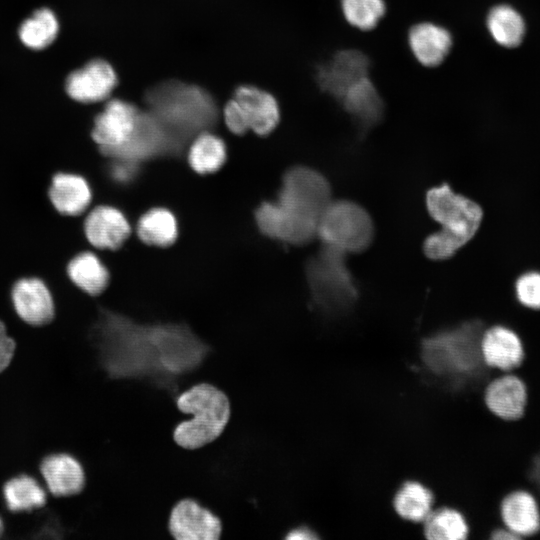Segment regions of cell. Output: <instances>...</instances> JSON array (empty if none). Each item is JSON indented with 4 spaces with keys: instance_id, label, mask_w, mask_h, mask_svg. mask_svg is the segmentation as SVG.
Returning <instances> with one entry per match:
<instances>
[{
    "instance_id": "e0dca14e",
    "label": "cell",
    "mask_w": 540,
    "mask_h": 540,
    "mask_svg": "<svg viewBox=\"0 0 540 540\" xmlns=\"http://www.w3.org/2000/svg\"><path fill=\"white\" fill-rule=\"evenodd\" d=\"M480 350L484 365L500 373L516 371L525 358L520 335L501 323L489 325L484 330Z\"/></svg>"
},
{
    "instance_id": "9a60e30c",
    "label": "cell",
    "mask_w": 540,
    "mask_h": 540,
    "mask_svg": "<svg viewBox=\"0 0 540 540\" xmlns=\"http://www.w3.org/2000/svg\"><path fill=\"white\" fill-rule=\"evenodd\" d=\"M529 392L524 379L516 372H502L490 380L483 393V401L496 419L516 422L525 414Z\"/></svg>"
},
{
    "instance_id": "83f0119b",
    "label": "cell",
    "mask_w": 540,
    "mask_h": 540,
    "mask_svg": "<svg viewBox=\"0 0 540 540\" xmlns=\"http://www.w3.org/2000/svg\"><path fill=\"white\" fill-rule=\"evenodd\" d=\"M7 508L14 513L31 512L46 504V492L32 476L22 474L10 478L2 487Z\"/></svg>"
},
{
    "instance_id": "ba28073f",
    "label": "cell",
    "mask_w": 540,
    "mask_h": 540,
    "mask_svg": "<svg viewBox=\"0 0 540 540\" xmlns=\"http://www.w3.org/2000/svg\"><path fill=\"white\" fill-rule=\"evenodd\" d=\"M224 122L234 134L248 130L259 136L274 131L280 121V108L275 97L262 89L244 85L238 87L223 111Z\"/></svg>"
},
{
    "instance_id": "e575fe53",
    "label": "cell",
    "mask_w": 540,
    "mask_h": 540,
    "mask_svg": "<svg viewBox=\"0 0 540 540\" xmlns=\"http://www.w3.org/2000/svg\"><path fill=\"white\" fill-rule=\"evenodd\" d=\"M108 160L105 170L107 176L113 183L126 186L136 180L140 172L141 164L119 158H111Z\"/></svg>"
},
{
    "instance_id": "d590c367",
    "label": "cell",
    "mask_w": 540,
    "mask_h": 540,
    "mask_svg": "<svg viewBox=\"0 0 540 540\" xmlns=\"http://www.w3.org/2000/svg\"><path fill=\"white\" fill-rule=\"evenodd\" d=\"M16 350L15 339L8 334L7 325L0 318V373L11 363Z\"/></svg>"
},
{
    "instance_id": "d4e9b609",
    "label": "cell",
    "mask_w": 540,
    "mask_h": 540,
    "mask_svg": "<svg viewBox=\"0 0 540 540\" xmlns=\"http://www.w3.org/2000/svg\"><path fill=\"white\" fill-rule=\"evenodd\" d=\"M70 282L87 296L101 295L110 283V272L101 258L84 249L70 258L66 265Z\"/></svg>"
},
{
    "instance_id": "4316f807",
    "label": "cell",
    "mask_w": 540,
    "mask_h": 540,
    "mask_svg": "<svg viewBox=\"0 0 540 540\" xmlns=\"http://www.w3.org/2000/svg\"><path fill=\"white\" fill-rule=\"evenodd\" d=\"M136 230L142 242L156 247H168L176 241L178 236L175 215L163 207L146 211L139 218Z\"/></svg>"
},
{
    "instance_id": "7c38bea8",
    "label": "cell",
    "mask_w": 540,
    "mask_h": 540,
    "mask_svg": "<svg viewBox=\"0 0 540 540\" xmlns=\"http://www.w3.org/2000/svg\"><path fill=\"white\" fill-rule=\"evenodd\" d=\"M255 222L262 235L283 244L302 246L317 237L318 223L294 215L276 200L256 208Z\"/></svg>"
},
{
    "instance_id": "44dd1931",
    "label": "cell",
    "mask_w": 540,
    "mask_h": 540,
    "mask_svg": "<svg viewBox=\"0 0 540 540\" xmlns=\"http://www.w3.org/2000/svg\"><path fill=\"white\" fill-rule=\"evenodd\" d=\"M47 193L53 208L60 215L67 217L83 216L94 197L89 180L73 171L54 173Z\"/></svg>"
},
{
    "instance_id": "7a4b0ae2",
    "label": "cell",
    "mask_w": 540,
    "mask_h": 540,
    "mask_svg": "<svg viewBox=\"0 0 540 540\" xmlns=\"http://www.w3.org/2000/svg\"><path fill=\"white\" fill-rule=\"evenodd\" d=\"M425 205L431 218L441 226L423 242L425 256L434 261L450 259L462 251L478 233L484 217L478 201L447 183L427 190Z\"/></svg>"
},
{
    "instance_id": "ac0fdd59",
    "label": "cell",
    "mask_w": 540,
    "mask_h": 540,
    "mask_svg": "<svg viewBox=\"0 0 540 540\" xmlns=\"http://www.w3.org/2000/svg\"><path fill=\"white\" fill-rule=\"evenodd\" d=\"M168 529L177 540H217L222 533V522L209 509L187 498L172 508Z\"/></svg>"
},
{
    "instance_id": "52a82bcc",
    "label": "cell",
    "mask_w": 540,
    "mask_h": 540,
    "mask_svg": "<svg viewBox=\"0 0 540 540\" xmlns=\"http://www.w3.org/2000/svg\"><path fill=\"white\" fill-rule=\"evenodd\" d=\"M375 236L369 212L347 199H332L320 215L317 237L321 244L348 254L368 249Z\"/></svg>"
},
{
    "instance_id": "3957f363",
    "label": "cell",
    "mask_w": 540,
    "mask_h": 540,
    "mask_svg": "<svg viewBox=\"0 0 540 540\" xmlns=\"http://www.w3.org/2000/svg\"><path fill=\"white\" fill-rule=\"evenodd\" d=\"M149 111L184 148L200 133L211 131L219 112L212 96L196 85L169 80L145 94Z\"/></svg>"
},
{
    "instance_id": "d6a6232c",
    "label": "cell",
    "mask_w": 540,
    "mask_h": 540,
    "mask_svg": "<svg viewBox=\"0 0 540 540\" xmlns=\"http://www.w3.org/2000/svg\"><path fill=\"white\" fill-rule=\"evenodd\" d=\"M344 20L363 32L375 29L387 12L385 0H339Z\"/></svg>"
},
{
    "instance_id": "836d02e7",
    "label": "cell",
    "mask_w": 540,
    "mask_h": 540,
    "mask_svg": "<svg viewBox=\"0 0 540 540\" xmlns=\"http://www.w3.org/2000/svg\"><path fill=\"white\" fill-rule=\"evenodd\" d=\"M514 294L520 305L540 310V270H527L515 279Z\"/></svg>"
},
{
    "instance_id": "4dcf8cb0",
    "label": "cell",
    "mask_w": 540,
    "mask_h": 540,
    "mask_svg": "<svg viewBox=\"0 0 540 540\" xmlns=\"http://www.w3.org/2000/svg\"><path fill=\"white\" fill-rule=\"evenodd\" d=\"M58 30L59 24L54 12L48 8H41L23 21L18 34L26 47L41 50L55 40Z\"/></svg>"
},
{
    "instance_id": "8d00e7d4",
    "label": "cell",
    "mask_w": 540,
    "mask_h": 540,
    "mask_svg": "<svg viewBox=\"0 0 540 540\" xmlns=\"http://www.w3.org/2000/svg\"><path fill=\"white\" fill-rule=\"evenodd\" d=\"M530 471L528 473V477L532 483H534L535 490L539 491L540 493V451L535 455L533 459H531V463L529 465Z\"/></svg>"
},
{
    "instance_id": "277c9868",
    "label": "cell",
    "mask_w": 540,
    "mask_h": 540,
    "mask_svg": "<svg viewBox=\"0 0 540 540\" xmlns=\"http://www.w3.org/2000/svg\"><path fill=\"white\" fill-rule=\"evenodd\" d=\"M177 408L192 418L175 427L173 439L180 447L194 450L216 440L231 415L227 395L210 383H198L176 397Z\"/></svg>"
},
{
    "instance_id": "ab89813d",
    "label": "cell",
    "mask_w": 540,
    "mask_h": 540,
    "mask_svg": "<svg viewBox=\"0 0 540 540\" xmlns=\"http://www.w3.org/2000/svg\"><path fill=\"white\" fill-rule=\"evenodd\" d=\"M3 530H4V525H3V521H2V519L0 517V536L3 533Z\"/></svg>"
},
{
    "instance_id": "6da1fadb",
    "label": "cell",
    "mask_w": 540,
    "mask_h": 540,
    "mask_svg": "<svg viewBox=\"0 0 540 540\" xmlns=\"http://www.w3.org/2000/svg\"><path fill=\"white\" fill-rule=\"evenodd\" d=\"M97 312L90 339L110 379L143 380L177 397L181 378L211 352L186 323H140L103 306Z\"/></svg>"
},
{
    "instance_id": "cb8c5ba5",
    "label": "cell",
    "mask_w": 540,
    "mask_h": 540,
    "mask_svg": "<svg viewBox=\"0 0 540 540\" xmlns=\"http://www.w3.org/2000/svg\"><path fill=\"white\" fill-rule=\"evenodd\" d=\"M40 472L49 492L55 497L79 494L85 486L81 463L68 453L47 455L40 463Z\"/></svg>"
},
{
    "instance_id": "4fadbf2b",
    "label": "cell",
    "mask_w": 540,
    "mask_h": 540,
    "mask_svg": "<svg viewBox=\"0 0 540 540\" xmlns=\"http://www.w3.org/2000/svg\"><path fill=\"white\" fill-rule=\"evenodd\" d=\"M12 307L17 318L31 327L51 324L56 316V303L47 283L38 276H23L12 285Z\"/></svg>"
},
{
    "instance_id": "74e56055",
    "label": "cell",
    "mask_w": 540,
    "mask_h": 540,
    "mask_svg": "<svg viewBox=\"0 0 540 540\" xmlns=\"http://www.w3.org/2000/svg\"><path fill=\"white\" fill-rule=\"evenodd\" d=\"M285 538L290 540H311L316 539L317 535H315L314 532L307 527H298L290 530Z\"/></svg>"
},
{
    "instance_id": "484cf974",
    "label": "cell",
    "mask_w": 540,
    "mask_h": 540,
    "mask_svg": "<svg viewBox=\"0 0 540 540\" xmlns=\"http://www.w3.org/2000/svg\"><path fill=\"white\" fill-rule=\"evenodd\" d=\"M485 26L494 43L502 48H517L526 37L527 24L523 14L509 3L492 6L486 14Z\"/></svg>"
},
{
    "instance_id": "5b68a950",
    "label": "cell",
    "mask_w": 540,
    "mask_h": 540,
    "mask_svg": "<svg viewBox=\"0 0 540 540\" xmlns=\"http://www.w3.org/2000/svg\"><path fill=\"white\" fill-rule=\"evenodd\" d=\"M488 323L473 317L441 330L422 343L425 363L435 373L449 376H470L484 365L480 341Z\"/></svg>"
},
{
    "instance_id": "8992f818",
    "label": "cell",
    "mask_w": 540,
    "mask_h": 540,
    "mask_svg": "<svg viewBox=\"0 0 540 540\" xmlns=\"http://www.w3.org/2000/svg\"><path fill=\"white\" fill-rule=\"evenodd\" d=\"M346 256L322 245L305 263V280L311 301L324 312H344L359 298V287L347 266Z\"/></svg>"
},
{
    "instance_id": "5bb4252c",
    "label": "cell",
    "mask_w": 540,
    "mask_h": 540,
    "mask_svg": "<svg viewBox=\"0 0 540 540\" xmlns=\"http://www.w3.org/2000/svg\"><path fill=\"white\" fill-rule=\"evenodd\" d=\"M369 70L366 54L357 49H344L318 66L316 81L321 91L338 101L350 86L369 76Z\"/></svg>"
},
{
    "instance_id": "30bf717a",
    "label": "cell",
    "mask_w": 540,
    "mask_h": 540,
    "mask_svg": "<svg viewBox=\"0 0 540 540\" xmlns=\"http://www.w3.org/2000/svg\"><path fill=\"white\" fill-rule=\"evenodd\" d=\"M277 198L319 218L333 199L328 179L305 165L293 166L283 174Z\"/></svg>"
},
{
    "instance_id": "d6986e66",
    "label": "cell",
    "mask_w": 540,
    "mask_h": 540,
    "mask_svg": "<svg viewBox=\"0 0 540 540\" xmlns=\"http://www.w3.org/2000/svg\"><path fill=\"white\" fill-rule=\"evenodd\" d=\"M501 525L519 539L540 533V500L528 488L518 487L505 493L498 504Z\"/></svg>"
},
{
    "instance_id": "f546056e",
    "label": "cell",
    "mask_w": 540,
    "mask_h": 540,
    "mask_svg": "<svg viewBox=\"0 0 540 540\" xmlns=\"http://www.w3.org/2000/svg\"><path fill=\"white\" fill-rule=\"evenodd\" d=\"M432 504V492L416 481L402 484L393 499L396 513L412 522H423L432 511Z\"/></svg>"
},
{
    "instance_id": "f35d334b",
    "label": "cell",
    "mask_w": 540,
    "mask_h": 540,
    "mask_svg": "<svg viewBox=\"0 0 540 540\" xmlns=\"http://www.w3.org/2000/svg\"><path fill=\"white\" fill-rule=\"evenodd\" d=\"M490 538L493 540H518L519 538L510 530L500 525L495 527L491 533Z\"/></svg>"
},
{
    "instance_id": "7402d4cb",
    "label": "cell",
    "mask_w": 540,
    "mask_h": 540,
    "mask_svg": "<svg viewBox=\"0 0 540 540\" xmlns=\"http://www.w3.org/2000/svg\"><path fill=\"white\" fill-rule=\"evenodd\" d=\"M407 41L416 61L427 68L440 66L453 47L449 29L431 21L413 24L408 30Z\"/></svg>"
},
{
    "instance_id": "ffe728a7",
    "label": "cell",
    "mask_w": 540,
    "mask_h": 540,
    "mask_svg": "<svg viewBox=\"0 0 540 540\" xmlns=\"http://www.w3.org/2000/svg\"><path fill=\"white\" fill-rule=\"evenodd\" d=\"M117 75L105 60L94 59L66 79L65 89L73 100L80 103H96L106 100L117 85Z\"/></svg>"
},
{
    "instance_id": "603a6c76",
    "label": "cell",
    "mask_w": 540,
    "mask_h": 540,
    "mask_svg": "<svg viewBox=\"0 0 540 540\" xmlns=\"http://www.w3.org/2000/svg\"><path fill=\"white\" fill-rule=\"evenodd\" d=\"M338 102L361 132L373 128L384 115V101L370 75L350 86Z\"/></svg>"
},
{
    "instance_id": "9c48e42d",
    "label": "cell",
    "mask_w": 540,
    "mask_h": 540,
    "mask_svg": "<svg viewBox=\"0 0 540 540\" xmlns=\"http://www.w3.org/2000/svg\"><path fill=\"white\" fill-rule=\"evenodd\" d=\"M185 148L147 110L140 111L136 128L130 139L105 156L107 159H126L142 164L145 161L179 156Z\"/></svg>"
},
{
    "instance_id": "8fae6325",
    "label": "cell",
    "mask_w": 540,
    "mask_h": 540,
    "mask_svg": "<svg viewBox=\"0 0 540 540\" xmlns=\"http://www.w3.org/2000/svg\"><path fill=\"white\" fill-rule=\"evenodd\" d=\"M140 111L130 102L112 99L95 116L90 136L103 157L127 143L136 128Z\"/></svg>"
},
{
    "instance_id": "2e32d148",
    "label": "cell",
    "mask_w": 540,
    "mask_h": 540,
    "mask_svg": "<svg viewBox=\"0 0 540 540\" xmlns=\"http://www.w3.org/2000/svg\"><path fill=\"white\" fill-rule=\"evenodd\" d=\"M82 227L87 243L98 250H118L131 234L125 214L107 204L97 205L86 212Z\"/></svg>"
},
{
    "instance_id": "f1b7e54d",
    "label": "cell",
    "mask_w": 540,
    "mask_h": 540,
    "mask_svg": "<svg viewBox=\"0 0 540 540\" xmlns=\"http://www.w3.org/2000/svg\"><path fill=\"white\" fill-rule=\"evenodd\" d=\"M188 163L199 174L218 171L226 161L227 150L224 141L206 131L194 137L188 148Z\"/></svg>"
},
{
    "instance_id": "1f68e13d",
    "label": "cell",
    "mask_w": 540,
    "mask_h": 540,
    "mask_svg": "<svg viewBox=\"0 0 540 540\" xmlns=\"http://www.w3.org/2000/svg\"><path fill=\"white\" fill-rule=\"evenodd\" d=\"M423 522L425 536L430 540H463L469 534L464 515L453 508L431 511Z\"/></svg>"
}]
</instances>
